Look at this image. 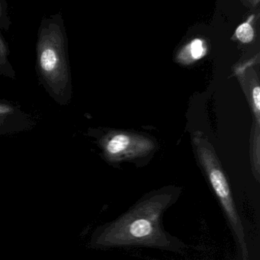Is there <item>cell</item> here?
Here are the masks:
<instances>
[{"label":"cell","mask_w":260,"mask_h":260,"mask_svg":"<svg viewBox=\"0 0 260 260\" xmlns=\"http://www.w3.org/2000/svg\"><path fill=\"white\" fill-rule=\"evenodd\" d=\"M189 51L192 58L194 60H199L205 55L206 53V48L202 40L194 39L190 45Z\"/></svg>","instance_id":"obj_9"},{"label":"cell","mask_w":260,"mask_h":260,"mask_svg":"<svg viewBox=\"0 0 260 260\" xmlns=\"http://www.w3.org/2000/svg\"><path fill=\"white\" fill-rule=\"evenodd\" d=\"M36 124L34 117L19 103L0 100V137L28 132Z\"/></svg>","instance_id":"obj_4"},{"label":"cell","mask_w":260,"mask_h":260,"mask_svg":"<svg viewBox=\"0 0 260 260\" xmlns=\"http://www.w3.org/2000/svg\"><path fill=\"white\" fill-rule=\"evenodd\" d=\"M130 143L131 139L127 135L120 134L115 135L107 141H103V147L106 155L111 159H115L126 154Z\"/></svg>","instance_id":"obj_5"},{"label":"cell","mask_w":260,"mask_h":260,"mask_svg":"<svg viewBox=\"0 0 260 260\" xmlns=\"http://www.w3.org/2000/svg\"><path fill=\"white\" fill-rule=\"evenodd\" d=\"M10 50L8 42L0 32V77L12 80L16 79V72L10 60Z\"/></svg>","instance_id":"obj_6"},{"label":"cell","mask_w":260,"mask_h":260,"mask_svg":"<svg viewBox=\"0 0 260 260\" xmlns=\"http://www.w3.org/2000/svg\"><path fill=\"white\" fill-rule=\"evenodd\" d=\"M39 84L57 105L67 106L73 97L68 37L61 13L42 18L36 45Z\"/></svg>","instance_id":"obj_1"},{"label":"cell","mask_w":260,"mask_h":260,"mask_svg":"<svg viewBox=\"0 0 260 260\" xmlns=\"http://www.w3.org/2000/svg\"><path fill=\"white\" fill-rule=\"evenodd\" d=\"M252 100H253L254 106L257 112L260 110V89L259 86H255L252 89Z\"/></svg>","instance_id":"obj_10"},{"label":"cell","mask_w":260,"mask_h":260,"mask_svg":"<svg viewBox=\"0 0 260 260\" xmlns=\"http://www.w3.org/2000/svg\"><path fill=\"white\" fill-rule=\"evenodd\" d=\"M12 22L9 14L7 0H0V31H9Z\"/></svg>","instance_id":"obj_7"},{"label":"cell","mask_w":260,"mask_h":260,"mask_svg":"<svg viewBox=\"0 0 260 260\" xmlns=\"http://www.w3.org/2000/svg\"><path fill=\"white\" fill-rule=\"evenodd\" d=\"M237 37L243 43H249L253 39L254 31L249 23H244L237 28Z\"/></svg>","instance_id":"obj_8"},{"label":"cell","mask_w":260,"mask_h":260,"mask_svg":"<svg viewBox=\"0 0 260 260\" xmlns=\"http://www.w3.org/2000/svg\"><path fill=\"white\" fill-rule=\"evenodd\" d=\"M200 158L202 165L208 175V179L212 185L213 189L223 207L225 214L228 217L231 228L241 248L243 260H249L247 246L245 240L244 230H243L240 216L237 213L235 203L233 200V196L228 179L217 158L211 153V151L208 150H201Z\"/></svg>","instance_id":"obj_3"},{"label":"cell","mask_w":260,"mask_h":260,"mask_svg":"<svg viewBox=\"0 0 260 260\" xmlns=\"http://www.w3.org/2000/svg\"><path fill=\"white\" fill-rule=\"evenodd\" d=\"M172 199L173 194L162 192L141 201L105 228L94 244L101 248L131 245L168 247L170 240L159 219Z\"/></svg>","instance_id":"obj_2"}]
</instances>
